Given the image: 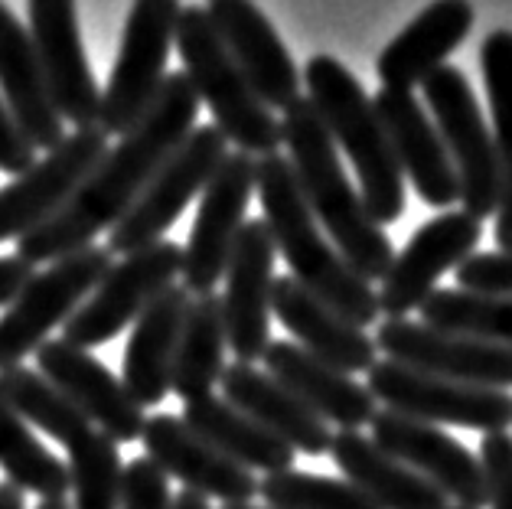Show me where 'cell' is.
I'll use <instances>...</instances> for the list:
<instances>
[{
	"instance_id": "obj_1",
	"label": "cell",
	"mask_w": 512,
	"mask_h": 509,
	"mask_svg": "<svg viewBox=\"0 0 512 509\" xmlns=\"http://www.w3.org/2000/svg\"><path fill=\"white\" fill-rule=\"evenodd\" d=\"M199 98L183 72H167L147 115L102 157L72 200L40 229L17 242V258L27 265H53L79 248L95 245L98 232L111 229L134 206L164 160L196 128Z\"/></svg>"
},
{
	"instance_id": "obj_2",
	"label": "cell",
	"mask_w": 512,
	"mask_h": 509,
	"mask_svg": "<svg viewBox=\"0 0 512 509\" xmlns=\"http://www.w3.org/2000/svg\"><path fill=\"white\" fill-rule=\"evenodd\" d=\"M281 138L291 151V170L317 226L362 281H382L395 262L392 239L369 219L359 190L349 183L330 131L301 95L281 115Z\"/></svg>"
},
{
	"instance_id": "obj_3",
	"label": "cell",
	"mask_w": 512,
	"mask_h": 509,
	"mask_svg": "<svg viewBox=\"0 0 512 509\" xmlns=\"http://www.w3.org/2000/svg\"><path fill=\"white\" fill-rule=\"evenodd\" d=\"M255 190L261 196V209H265V226L274 239V248L291 268V278L307 294H314L317 301L336 310L346 324L359 330L376 324L382 317L376 291L343 262L340 252L323 235L314 213L304 203L291 160L281 157V151L258 160Z\"/></svg>"
},
{
	"instance_id": "obj_4",
	"label": "cell",
	"mask_w": 512,
	"mask_h": 509,
	"mask_svg": "<svg viewBox=\"0 0 512 509\" xmlns=\"http://www.w3.org/2000/svg\"><path fill=\"white\" fill-rule=\"evenodd\" d=\"M307 102L314 105L336 151L349 157L359 177V200L376 226H389L405 213V177L372 108V98L340 59L314 56L304 69Z\"/></svg>"
},
{
	"instance_id": "obj_5",
	"label": "cell",
	"mask_w": 512,
	"mask_h": 509,
	"mask_svg": "<svg viewBox=\"0 0 512 509\" xmlns=\"http://www.w3.org/2000/svg\"><path fill=\"white\" fill-rule=\"evenodd\" d=\"M173 43L183 59V76L190 79L199 102H206L212 111L216 118L212 124L222 131V138L248 157L278 154V147L284 144L281 118L261 105L229 49L222 46L219 33L212 30L203 7L180 10Z\"/></svg>"
},
{
	"instance_id": "obj_6",
	"label": "cell",
	"mask_w": 512,
	"mask_h": 509,
	"mask_svg": "<svg viewBox=\"0 0 512 509\" xmlns=\"http://www.w3.org/2000/svg\"><path fill=\"white\" fill-rule=\"evenodd\" d=\"M180 4L173 0H141L124 20L118 59L102 92L98 131L105 138H124L154 105L167 79V59L177 33Z\"/></svg>"
},
{
	"instance_id": "obj_7",
	"label": "cell",
	"mask_w": 512,
	"mask_h": 509,
	"mask_svg": "<svg viewBox=\"0 0 512 509\" xmlns=\"http://www.w3.org/2000/svg\"><path fill=\"white\" fill-rule=\"evenodd\" d=\"M229 154V141L222 138L216 124H199L186 141L173 151L160 167L134 206L108 229L111 255H134L164 239V232L180 219V213L193 203V196L206 190L216 177L219 164Z\"/></svg>"
},
{
	"instance_id": "obj_8",
	"label": "cell",
	"mask_w": 512,
	"mask_h": 509,
	"mask_svg": "<svg viewBox=\"0 0 512 509\" xmlns=\"http://www.w3.org/2000/svg\"><path fill=\"white\" fill-rule=\"evenodd\" d=\"M424 105L431 108L434 128L451 157L464 213L483 222L499 206V164L493 134L486 128L467 76L457 66H441L421 82Z\"/></svg>"
},
{
	"instance_id": "obj_9",
	"label": "cell",
	"mask_w": 512,
	"mask_h": 509,
	"mask_svg": "<svg viewBox=\"0 0 512 509\" xmlns=\"http://www.w3.org/2000/svg\"><path fill=\"white\" fill-rule=\"evenodd\" d=\"M111 258L115 255L105 245H89L33 275L23 294L0 317V372L23 366V356L40 350L49 330L76 314L115 265Z\"/></svg>"
},
{
	"instance_id": "obj_10",
	"label": "cell",
	"mask_w": 512,
	"mask_h": 509,
	"mask_svg": "<svg viewBox=\"0 0 512 509\" xmlns=\"http://www.w3.org/2000/svg\"><path fill=\"white\" fill-rule=\"evenodd\" d=\"M180 271H183V248L167 239L154 242L151 248H141L134 255H124L121 262L108 268V275L85 297V304L62 324L66 327V337L62 340L89 353L92 346L115 340L160 294L173 288Z\"/></svg>"
},
{
	"instance_id": "obj_11",
	"label": "cell",
	"mask_w": 512,
	"mask_h": 509,
	"mask_svg": "<svg viewBox=\"0 0 512 509\" xmlns=\"http://www.w3.org/2000/svg\"><path fill=\"white\" fill-rule=\"evenodd\" d=\"M369 395L389 412L424 421V425H457L483 434L506 431L512 425V395L483 386H464L431 372L376 359L369 369Z\"/></svg>"
},
{
	"instance_id": "obj_12",
	"label": "cell",
	"mask_w": 512,
	"mask_h": 509,
	"mask_svg": "<svg viewBox=\"0 0 512 509\" xmlns=\"http://www.w3.org/2000/svg\"><path fill=\"white\" fill-rule=\"evenodd\" d=\"M258 160L248 154H226L216 177L206 183L190 239L183 248V291L190 297L212 294L222 281L232 245L245 226V209L255 196Z\"/></svg>"
},
{
	"instance_id": "obj_13",
	"label": "cell",
	"mask_w": 512,
	"mask_h": 509,
	"mask_svg": "<svg viewBox=\"0 0 512 509\" xmlns=\"http://www.w3.org/2000/svg\"><path fill=\"white\" fill-rule=\"evenodd\" d=\"M105 154L108 138L98 128L72 131L14 183L0 186V242H20L53 219Z\"/></svg>"
},
{
	"instance_id": "obj_14",
	"label": "cell",
	"mask_w": 512,
	"mask_h": 509,
	"mask_svg": "<svg viewBox=\"0 0 512 509\" xmlns=\"http://www.w3.org/2000/svg\"><path fill=\"white\" fill-rule=\"evenodd\" d=\"M30 43L40 62L49 102H53L62 124L76 131L98 128V92L95 72L85 56L79 33V10L69 0H33L30 4Z\"/></svg>"
},
{
	"instance_id": "obj_15",
	"label": "cell",
	"mask_w": 512,
	"mask_h": 509,
	"mask_svg": "<svg viewBox=\"0 0 512 509\" xmlns=\"http://www.w3.org/2000/svg\"><path fill=\"white\" fill-rule=\"evenodd\" d=\"M376 350L398 366L431 372V376L506 392L512 386V346L441 333L421 320H382L376 330Z\"/></svg>"
},
{
	"instance_id": "obj_16",
	"label": "cell",
	"mask_w": 512,
	"mask_h": 509,
	"mask_svg": "<svg viewBox=\"0 0 512 509\" xmlns=\"http://www.w3.org/2000/svg\"><path fill=\"white\" fill-rule=\"evenodd\" d=\"M274 239L265 219H245L226 265V294H219L226 317V346L235 363L255 366L271 343V288Z\"/></svg>"
},
{
	"instance_id": "obj_17",
	"label": "cell",
	"mask_w": 512,
	"mask_h": 509,
	"mask_svg": "<svg viewBox=\"0 0 512 509\" xmlns=\"http://www.w3.org/2000/svg\"><path fill=\"white\" fill-rule=\"evenodd\" d=\"M372 444L395 461H402L460 509L486 506V483L480 457L447 431L424 421L395 415L389 408L372 415Z\"/></svg>"
},
{
	"instance_id": "obj_18",
	"label": "cell",
	"mask_w": 512,
	"mask_h": 509,
	"mask_svg": "<svg viewBox=\"0 0 512 509\" xmlns=\"http://www.w3.org/2000/svg\"><path fill=\"white\" fill-rule=\"evenodd\" d=\"M36 372L66 395L92 428L98 425L105 438L115 444L141 438L147 421L144 408L131 399L115 372L89 350H79L66 340H46L36 350Z\"/></svg>"
},
{
	"instance_id": "obj_19",
	"label": "cell",
	"mask_w": 512,
	"mask_h": 509,
	"mask_svg": "<svg viewBox=\"0 0 512 509\" xmlns=\"http://www.w3.org/2000/svg\"><path fill=\"white\" fill-rule=\"evenodd\" d=\"M483 239V222L460 213H444L411 235V242L395 255L392 268L385 271L379 297V314L398 320L418 310L434 294V284L444 271H457L473 255Z\"/></svg>"
},
{
	"instance_id": "obj_20",
	"label": "cell",
	"mask_w": 512,
	"mask_h": 509,
	"mask_svg": "<svg viewBox=\"0 0 512 509\" xmlns=\"http://www.w3.org/2000/svg\"><path fill=\"white\" fill-rule=\"evenodd\" d=\"M206 17L268 111H284L301 98V72L281 43L278 30L255 4L212 0Z\"/></svg>"
},
{
	"instance_id": "obj_21",
	"label": "cell",
	"mask_w": 512,
	"mask_h": 509,
	"mask_svg": "<svg viewBox=\"0 0 512 509\" xmlns=\"http://www.w3.org/2000/svg\"><path fill=\"white\" fill-rule=\"evenodd\" d=\"M144 457L164 470V477H177L183 490L222 500V506H248L258 496V480L252 470L229 461L196 431L186 428L177 415H154L141 431Z\"/></svg>"
},
{
	"instance_id": "obj_22",
	"label": "cell",
	"mask_w": 512,
	"mask_h": 509,
	"mask_svg": "<svg viewBox=\"0 0 512 509\" xmlns=\"http://www.w3.org/2000/svg\"><path fill=\"white\" fill-rule=\"evenodd\" d=\"M372 108L385 128V138L392 144V154L402 167V177L411 180L415 193L428 206H451L460 200V186L451 157L444 151V141L437 134L428 111L411 92L379 89L372 98Z\"/></svg>"
},
{
	"instance_id": "obj_23",
	"label": "cell",
	"mask_w": 512,
	"mask_h": 509,
	"mask_svg": "<svg viewBox=\"0 0 512 509\" xmlns=\"http://www.w3.org/2000/svg\"><path fill=\"white\" fill-rule=\"evenodd\" d=\"M261 363H265V372L274 382H281L327 425H340V431H359L379 412L366 386H359L353 376L333 369L323 359L310 356L304 346L291 340L268 343Z\"/></svg>"
},
{
	"instance_id": "obj_24",
	"label": "cell",
	"mask_w": 512,
	"mask_h": 509,
	"mask_svg": "<svg viewBox=\"0 0 512 509\" xmlns=\"http://www.w3.org/2000/svg\"><path fill=\"white\" fill-rule=\"evenodd\" d=\"M219 382H222V399L252 418L255 425L271 431L294 454H307V457L330 454L333 428L320 415L310 412L297 395L287 392L281 382H274L265 369L232 363L222 372Z\"/></svg>"
},
{
	"instance_id": "obj_25",
	"label": "cell",
	"mask_w": 512,
	"mask_h": 509,
	"mask_svg": "<svg viewBox=\"0 0 512 509\" xmlns=\"http://www.w3.org/2000/svg\"><path fill=\"white\" fill-rule=\"evenodd\" d=\"M271 314L287 327L297 346H304L310 356L323 359L346 376L369 372L376 363V340L366 337V330L346 324L336 310L307 294L291 275L274 278Z\"/></svg>"
},
{
	"instance_id": "obj_26",
	"label": "cell",
	"mask_w": 512,
	"mask_h": 509,
	"mask_svg": "<svg viewBox=\"0 0 512 509\" xmlns=\"http://www.w3.org/2000/svg\"><path fill=\"white\" fill-rule=\"evenodd\" d=\"M190 301L193 297L183 291V284H173L134 320L118 379L141 408H154L170 395L173 359Z\"/></svg>"
},
{
	"instance_id": "obj_27",
	"label": "cell",
	"mask_w": 512,
	"mask_h": 509,
	"mask_svg": "<svg viewBox=\"0 0 512 509\" xmlns=\"http://www.w3.org/2000/svg\"><path fill=\"white\" fill-rule=\"evenodd\" d=\"M0 89L10 118L17 121L33 151H53L66 138V124L49 102L40 62L27 27L7 4H0Z\"/></svg>"
},
{
	"instance_id": "obj_28",
	"label": "cell",
	"mask_w": 512,
	"mask_h": 509,
	"mask_svg": "<svg viewBox=\"0 0 512 509\" xmlns=\"http://www.w3.org/2000/svg\"><path fill=\"white\" fill-rule=\"evenodd\" d=\"M473 14L470 4H431L428 10L408 23V27L395 36V40L382 49V56L376 62V72L382 79V89L392 92H411L418 85L447 66V56L467 40V33L473 30Z\"/></svg>"
},
{
	"instance_id": "obj_29",
	"label": "cell",
	"mask_w": 512,
	"mask_h": 509,
	"mask_svg": "<svg viewBox=\"0 0 512 509\" xmlns=\"http://www.w3.org/2000/svg\"><path fill=\"white\" fill-rule=\"evenodd\" d=\"M333 464L343 470L346 483L372 500L379 509H447L451 500L415 474L402 461H395L372 444L362 431H336L330 444Z\"/></svg>"
},
{
	"instance_id": "obj_30",
	"label": "cell",
	"mask_w": 512,
	"mask_h": 509,
	"mask_svg": "<svg viewBox=\"0 0 512 509\" xmlns=\"http://www.w3.org/2000/svg\"><path fill=\"white\" fill-rule=\"evenodd\" d=\"M186 428L196 431L199 438L209 441L212 448L222 451L245 470H261V474H281V470H294V451L284 441L274 438L271 431L255 425L252 418L242 415L219 395H203L183 405Z\"/></svg>"
},
{
	"instance_id": "obj_31",
	"label": "cell",
	"mask_w": 512,
	"mask_h": 509,
	"mask_svg": "<svg viewBox=\"0 0 512 509\" xmlns=\"http://www.w3.org/2000/svg\"><path fill=\"white\" fill-rule=\"evenodd\" d=\"M226 372V317H222L219 294H199L186 310L177 359H173L170 392L177 399L193 402L212 395V386Z\"/></svg>"
},
{
	"instance_id": "obj_32",
	"label": "cell",
	"mask_w": 512,
	"mask_h": 509,
	"mask_svg": "<svg viewBox=\"0 0 512 509\" xmlns=\"http://www.w3.org/2000/svg\"><path fill=\"white\" fill-rule=\"evenodd\" d=\"M483 82L493 111V147L499 164L496 242L499 252H512V33L496 30L480 46Z\"/></svg>"
},
{
	"instance_id": "obj_33",
	"label": "cell",
	"mask_w": 512,
	"mask_h": 509,
	"mask_svg": "<svg viewBox=\"0 0 512 509\" xmlns=\"http://www.w3.org/2000/svg\"><path fill=\"white\" fill-rule=\"evenodd\" d=\"M0 467H4L7 483H14L17 490H30L43 500H66V464L53 451H46V444L14 412L4 392H0Z\"/></svg>"
},
{
	"instance_id": "obj_34",
	"label": "cell",
	"mask_w": 512,
	"mask_h": 509,
	"mask_svg": "<svg viewBox=\"0 0 512 509\" xmlns=\"http://www.w3.org/2000/svg\"><path fill=\"white\" fill-rule=\"evenodd\" d=\"M421 324L441 333L512 346V297H486L451 288H434L421 307Z\"/></svg>"
},
{
	"instance_id": "obj_35",
	"label": "cell",
	"mask_w": 512,
	"mask_h": 509,
	"mask_svg": "<svg viewBox=\"0 0 512 509\" xmlns=\"http://www.w3.org/2000/svg\"><path fill=\"white\" fill-rule=\"evenodd\" d=\"M0 392L7 395V402L14 405V412L27 425H36L46 438L59 441L62 448L82 438L85 431H92V425L72 408L66 395L49 386L36 369L27 366L4 369L0 372Z\"/></svg>"
},
{
	"instance_id": "obj_36",
	"label": "cell",
	"mask_w": 512,
	"mask_h": 509,
	"mask_svg": "<svg viewBox=\"0 0 512 509\" xmlns=\"http://www.w3.org/2000/svg\"><path fill=\"white\" fill-rule=\"evenodd\" d=\"M72 509H118L121 503V451L102 431H85L66 444Z\"/></svg>"
},
{
	"instance_id": "obj_37",
	"label": "cell",
	"mask_w": 512,
	"mask_h": 509,
	"mask_svg": "<svg viewBox=\"0 0 512 509\" xmlns=\"http://www.w3.org/2000/svg\"><path fill=\"white\" fill-rule=\"evenodd\" d=\"M258 496L268 503V509H379L353 483L307 474V470L268 474L258 480Z\"/></svg>"
},
{
	"instance_id": "obj_38",
	"label": "cell",
	"mask_w": 512,
	"mask_h": 509,
	"mask_svg": "<svg viewBox=\"0 0 512 509\" xmlns=\"http://www.w3.org/2000/svg\"><path fill=\"white\" fill-rule=\"evenodd\" d=\"M457 291L512 297V252H477L457 265Z\"/></svg>"
},
{
	"instance_id": "obj_39",
	"label": "cell",
	"mask_w": 512,
	"mask_h": 509,
	"mask_svg": "<svg viewBox=\"0 0 512 509\" xmlns=\"http://www.w3.org/2000/svg\"><path fill=\"white\" fill-rule=\"evenodd\" d=\"M170 480L147 457H134L121 474L118 509H170Z\"/></svg>"
},
{
	"instance_id": "obj_40",
	"label": "cell",
	"mask_w": 512,
	"mask_h": 509,
	"mask_svg": "<svg viewBox=\"0 0 512 509\" xmlns=\"http://www.w3.org/2000/svg\"><path fill=\"white\" fill-rule=\"evenodd\" d=\"M480 467L486 483V506L512 509V434L506 431L483 434Z\"/></svg>"
},
{
	"instance_id": "obj_41",
	"label": "cell",
	"mask_w": 512,
	"mask_h": 509,
	"mask_svg": "<svg viewBox=\"0 0 512 509\" xmlns=\"http://www.w3.org/2000/svg\"><path fill=\"white\" fill-rule=\"evenodd\" d=\"M36 164V151L30 141L23 138V131L17 128V121L10 118V111L0 98V170L4 173H27Z\"/></svg>"
},
{
	"instance_id": "obj_42",
	"label": "cell",
	"mask_w": 512,
	"mask_h": 509,
	"mask_svg": "<svg viewBox=\"0 0 512 509\" xmlns=\"http://www.w3.org/2000/svg\"><path fill=\"white\" fill-rule=\"evenodd\" d=\"M36 268L17 255H0V307H10L33 281Z\"/></svg>"
},
{
	"instance_id": "obj_43",
	"label": "cell",
	"mask_w": 512,
	"mask_h": 509,
	"mask_svg": "<svg viewBox=\"0 0 512 509\" xmlns=\"http://www.w3.org/2000/svg\"><path fill=\"white\" fill-rule=\"evenodd\" d=\"M170 509H212L206 496H199L193 490H180L177 493V500L170 503Z\"/></svg>"
},
{
	"instance_id": "obj_44",
	"label": "cell",
	"mask_w": 512,
	"mask_h": 509,
	"mask_svg": "<svg viewBox=\"0 0 512 509\" xmlns=\"http://www.w3.org/2000/svg\"><path fill=\"white\" fill-rule=\"evenodd\" d=\"M0 509H23V490H17L14 483L0 480Z\"/></svg>"
},
{
	"instance_id": "obj_45",
	"label": "cell",
	"mask_w": 512,
	"mask_h": 509,
	"mask_svg": "<svg viewBox=\"0 0 512 509\" xmlns=\"http://www.w3.org/2000/svg\"><path fill=\"white\" fill-rule=\"evenodd\" d=\"M36 509H72V503L69 500H43Z\"/></svg>"
},
{
	"instance_id": "obj_46",
	"label": "cell",
	"mask_w": 512,
	"mask_h": 509,
	"mask_svg": "<svg viewBox=\"0 0 512 509\" xmlns=\"http://www.w3.org/2000/svg\"><path fill=\"white\" fill-rule=\"evenodd\" d=\"M222 509H268V506H252V503H248V506H222Z\"/></svg>"
},
{
	"instance_id": "obj_47",
	"label": "cell",
	"mask_w": 512,
	"mask_h": 509,
	"mask_svg": "<svg viewBox=\"0 0 512 509\" xmlns=\"http://www.w3.org/2000/svg\"><path fill=\"white\" fill-rule=\"evenodd\" d=\"M447 509H460V506H447Z\"/></svg>"
}]
</instances>
